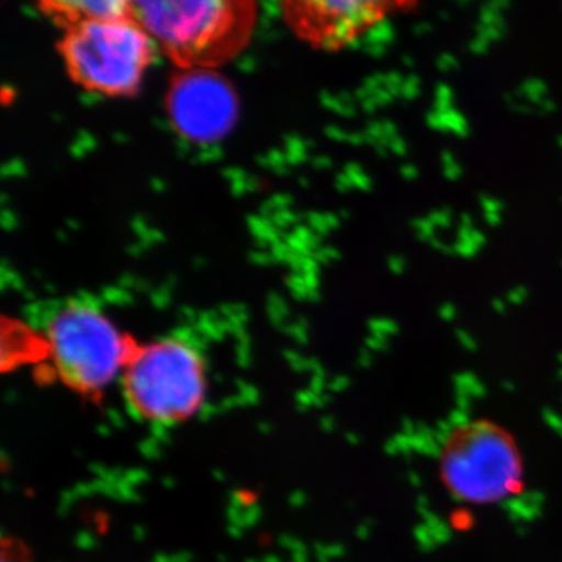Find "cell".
Returning a JSON list of instances; mask_svg holds the SVG:
<instances>
[{
	"mask_svg": "<svg viewBox=\"0 0 562 562\" xmlns=\"http://www.w3.org/2000/svg\"><path fill=\"white\" fill-rule=\"evenodd\" d=\"M121 383L132 413L161 427L192 419L209 391L202 355L176 338L136 344Z\"/></svg>",
	"mask_w": 562,
	"mask_h": 562,
	"instance_id": "cell-3",
	"label": "cell"
},
{
	"mask_svg": "<svg viewBox=\"0 0 562 562\" xmlns=\"http://www.w3.org/2000/svg\"><path fill=\"white\" fill-rule=\"evenodd\" d=\"M236 109L232 85L214 69H181L169 87V114L188 138H220L235 121Z\"/></svg>",
	"mask_w": 562,
	"mask_h": 562,
	"instance_id": "cell-7",
	"label": "cell"
},
{
	"mask_svg": "<svg viewBox=\"0 0 562 562\" xmlns=\"http://www.w3.org/2000/svg\"><path fill=\"white\" fill-rule=\"evenodd\" d=\"M69 79L105 98H131L158 54V44L133 16L80 22L57 44Z\"/></svg>",
	"mask_w": 562,
	"mask_h": 562,
	"instance_id": "cell-2",
	"label": "cell"
},
{
	"mask_svg": "<svg viewBox=\"0 0 562 562\" xmlns=\"http://www.w3.org/2000/svg\"><path fill=\"white\" fill-rule=\"evenodd\" d=\"M44 338L55 375L88 398L101 397L114 380H121L138 344L88 305L68 306L55 314Z\"/></svg>",
	"mask_w": 562,
	"mask_h": 562,
	"instance_id": "cell-5",
	"label": "cell"
},
{
	"mask_svg": "<svg viewBox=\"0 0 562 562\" xmlns=\"http://www.w3.org/2000/svg\"><path fill=\"white\" fill-rule=\"evenodd\" d=\"M439 479L454 501L492 506L524 487V457L512 432L490 419L462 422L438 453Z\"/></svg>",
	"mask_w": 562,
	"mask_h": 562,
	"instance_id": "cell-4",
	"label": "cell"
},
{
	"mask_svg": "<svg viewBox=\"0 0 562 562\" xmlns=\"http://www.w3.org/2000/svg\"><path fill=\"white\" fill-rule=\"evenodd\" d=\"M2 562H33L24 543L18 539L5 538L2 542Z\"/></svg>",
	"mask_w": 562,
	"mask_h": 562,
	"instance_id": "cell-9",
	"label": "cell"
},
{
	"mask_svg": "<svg viewBox=\"0 0 562 562\" xmlns=\"http://www.w3.org/2000/svg\"><path fill=\"white\" fill-rule=\"evenodd\" d=\"M132 16L180 69H214L247 46L257 0H135Z\"/></svg>",
	"mask_w": 562,
	"mask_h": 562,
	"instance_id": "cell-1",
	"label": "cell"
},
{
	"mask_svg": "<svg viewBox=\"0 0 562 562\" xmlns=\"http://www.w3.org/2000/svg\"><path fill=\"white\" fill-rule=\"evenodd\" d=\"M290 31L314 49L341 50L416 0H279Z\"/></svg>",
	"mask_w": 562,
	"mask_h": 562,
	"instance_id": "cell-6",
	"label": "cell"
},
{
	"mask_svg": "<svg viewBox=\"0 0 562 562\" xmlns=\"http://www.w3.org/2000/svg\"><path fill=\"white\" fill-rule=\"evenodd\" d=\"M36 9L63 31L92 20L132 16L135 0H33Z\"/></svg>",
	"mask_w": 562,
	"mask_h": 562,
	"instance_id": "cell-8",
	"label": "cell"
}]
</instances>
